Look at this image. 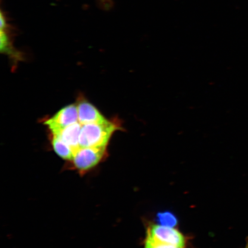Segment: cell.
<instances>
[{
  "label": "cell",
  "mask_w": 248,
  "mask_h": 248,
  "mask_svg": "<svg viewBox=\"0 0 248 248\" xmlns=\"http://www.w3.org/2000/svg\"><path fill=\"white\" fill-rule=\"evenodd\" d=\"M119 130L121 131L123 128L118 119L82 125L79 148L107 147L113 133Z\"/></svg>",
  "instance_id": "1"
},
{
  "label": "cell",
  "mask_w": 248,
  "mask_h": 248,
  "mask_svg": "<svg viewBox=\"0 0 248 248\" xmlns=\"http://www.w3.org/2000/svg\"><path fill=\"white\" fill-rule=\"evenodd\" d=\"M145 237L159 243L188 248L187 238L175 226L151 224L148 226Z\"/></svg>",
  "instance_id": "2"
},
{
  "label": "cell",
  "mask_w": 248,
  "mask_h": 248,
  "mask_svg": "<svg viewBox=\"0 0 248 248\" xmlns=\"http://www.w3.org/2000/svg\"><path fill=\"white\" fill-rule=\"evenodd\" d=\"M107 147H80L75 151L71 165L83 174L98 165L107 153Z\"/></svg>",
  "instance_id": "3"
},
{
  "label": "cell",
  "mask_w": 248,
  "mask_h": 248,
  "mask_svg": "<svg viewBox=\"0 0 248 248\" xmlns=\"http://www.w3.org/2000/svg\"><path fill=\"white\" fill-rule=\"evenodd\" d=\"M78 122L77 105L71 104L62 108L54 116L46 120L45 124L48 127L50 132H53Z\"/></svg>",
  "instance_id": "4"
},
{
  "label": "cell",
  "mask_w": 248,
  "mask_h": 248,
  "mask_svg": "<svg viewBox=\"0 0 248 248\" xmlns=\"http://www.w3.org/2000/svg\"><path fill=\"white\" fill-rule=\"evenodd\" d=\"M1 31H0V51L9 56L15 61L22 60V55L15 49L11 35L13 28L8 22V19L2 9L1 11Z\"/></svg>",
  "instance_id": "5"
},
{
  "label": "cell",
  "mask_w": 248,
  "mask_h": 248,
  "mask_svg": "<svg viewBox=\"0 0 248 248\" xmlns=\"http://www.w3.org/2000/svg\"><path fill=\"white\" fill-rule=\"evenodd\" d=\"M79 122L82 125L106 122L107 119L100 112L94 105L82 98L78 102Z\"/></svg>",
  "instance_id": "6"
},
{
  "label": "cell",
  "mask_w": 248,
  "mask_h": 248,
  "mask_svg": "<svg viewBox=\"0 0 248 248\" xmlns=\"http://www.w3.org/2000/svg\"><path fill=\"white\" fill-rule=\"evenodd\" d=\"M82 124L79 122L73 124L61 130L51 132L52 134L58 136L75 151L79 148V138Z\"/></svg>",
  "instance_id": "7"
},
{
  "label": "cell",
  "mask_w": 248,
  "mask_h": 248,
  "mask_svg": "<svg viewBox=\"0 0 248 248\" xmlns=\"http://www.w3.org/2000/svg\"><path fill=\"white\" fill-rule=\"evenodd\" d=\"M51 142L55 153L59 156L68 161L73 159L74 150L58 136L51 133Z\"/></svg>",
  "instance_id": "8"
},
{
  "label": "cell",
  "mask_w": 248,
  "mask_h": 248,
  "mask_svg": "<svg viewBox=\"0 0 248 248\" xmlns=\"http://www.w3.org/2000/svg\"><path fill=\"white\" fill-rule=\"evenodd\" d=\"M159 217V224L163 225L175 226L177 220L175 217L170 213H160Z\"/></svg>",
  "instance_id": "9"
},
{
  "label": "cell",
  "mask_w": 248,
  "mask_h": 248,
  "mask_svg": "<svg viewBox=\"0 0 248 248\" xmlns=\"http://www.w3.org/2000/svg\"><path fill=\"white\" fill-rule=\"evenodd\" d=\"M143 248H184L172 245L159 243L145 237L143 243Z\"/></svg>",
  "instance_id": "10"
},
{
  "label": "cell",
  "mask_w": 248,
  "mask_h": 248,
  "mask_svg": "<svg viewBox=\"0 0 248 248\" xmlns=\"http://www.w3.org/2000/svg\"><path fill=\"white\" fill-rule=\"evenodd\" d=\"M244 248H248V237H247L246 240V246Z\"/></svg>",
  "instance_id": "11"
},
{
  "label": "cell",
  "mask_w": 248,
  "mask_h": 248,
  "mask_svg": "<svg viewBox=\"0 0 248 248\" xmlns=\"http://www.w3.org/2000/svg\"><path fill=\"white\" fill-rule=\"evenodd\" d=\"M106 1H108V0H101V1L105 2V4H106Z\"/></svg>",
  "instance_id": "12"
}]
</instances>
